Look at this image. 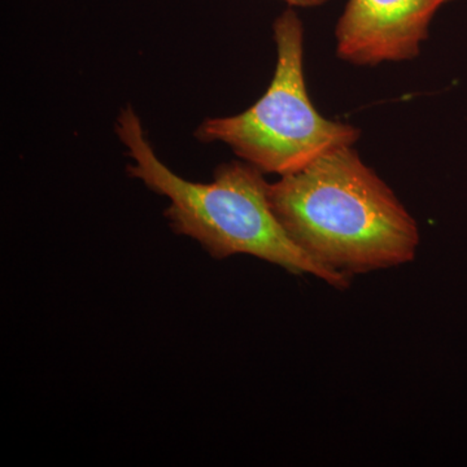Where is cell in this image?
<instances>
[{"label": "cell", "mask_w": 467, "mask_h": 467, "mask_svg": "<svg viewBox=\"0 0 467 467\" xmlns=\"http://www.w3.org/2000/svg\"><path fill=\"white\" fill-rule=\"evenodd\" d=\"M269 202L291 241L337 275L352 278L416 259L417 221L353 146L270 183Z\"/></svg>", "instance_id": "obj_1"}, {"label": "cell", "mask_w": 467, "mask_h": 467, "mask_svg": "<svg viewBox=\"0 0 467 467\" xmlns=\"http://www.w3.org/2000/svg\"><path fill=\"white\" fill-rule=\"evenodd\" d=\"M115 130L133 161L126 167L129 175L168 199L164 216L175 234L201 243L214 259L248 254L337 290L349 287L348 276L316 263L291 241L273 212L270 183L259 169L233 160L216 168L212 182H190L160 161L133 107L121 109Z\"/></svg>", "instance_id": "obj_2"}, {"label": "cell", "mask_w": 467, "mask_h": 467, "mask_svg": "<svg viewBox=\"0 0 467 467\" xmlns=\"http://www.w3.org/2000/svg\"><path fill=\"white\" fill-rule=\"evenodd\" d=\"M273 36L276 64L265 94L239 115L204 119L195 138L226 144L264 174L284 177L330 150L355 146L361 131L326 119L310 100L304 76V26L295 8L275 18Z\"/></svg>", "instance_id": "obj_3"}, {"label": "cell", "mask_w": 467, "mask_h": 467, "mask_svg": "<svg viewBox=\"0 0 467 467\" xmlns=\"http://www.w3.org/2000/svg\"><path fill=\"white\" fill-rule=\"evenodd\" d=\"M453 0H348L335 27L337 55L356 67L413 60L442 5Z\"/></svg>", "instance_id": "obj_4"}, {"label": "cell", "mask_w": 467, "mask_h": 467, "mask_svg": "<svg viewBox=\"0 0 467 467\" xmlns=\"http://www.w3.org/2000/svg\"><path fill=\"white\" fill-rule=\"evenodd\" d=\"M282 2L287 3L292 8H309L318 7V5H325L328 0H282Z\"/></svg>", "instance_id": "obj_5"}]
</instances>
